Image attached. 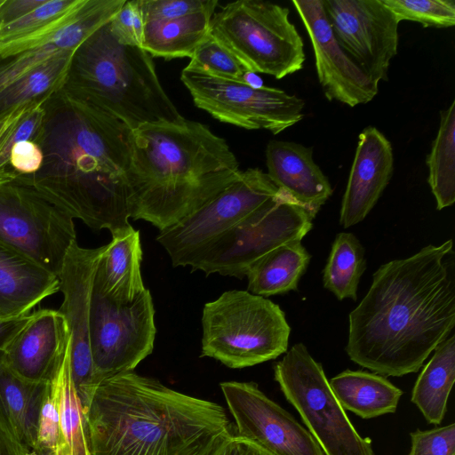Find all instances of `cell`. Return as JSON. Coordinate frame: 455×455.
Instances as JSON below:
<instances>
[{"label": "cell", "mask_w": 455, "mask_h": 455, "mask_svg": "<svg viewBox=\"0 0 455 455\" xmlns=\"http://www.w3.org/2000/svg\"><path fill=\"white\" fill-rule=\"evenodd\" d=\"M427 182L437 210L455 202V100L440 112V124L431 150L427 156Z\"/></svg>", "instance_id": "31"}, {"label": "cell", "mask_w": 455, "mask_h": 455, "mask_svg": "<svg viewBox=\"0 0 455 455\" xmlns=\"http://www.w3.org/2000/svg\"><path fill=\"white\" fill-rule=\"evenodd\" d=\"M30 315L14 319L0 318V352L4 349L11 339L27 323Z\"/></svg>", "instance_id": "45"}, {"label": "cell", "mask_w": 455, "mask_h": 455, "mask_svg": "<svg viewBox=\"0 0 455 455\" xmlns=\"http://www.w3.org/2000/svg\"><path fill=\"white\" fill-rule=\"evenodd\" d=\"M109 22V21H108ZM106 23L76 50L68 76L75 101L101 111L131 130L185 118L172 102L152 57L119 43Z\"/></svg>", "instance_id": "5"}, {"label": "cell", "mask_w": 455, "mask_h": 455, "mask_svg": "<svg viewBox=\"0 0 455 455\" xmlns=\"http://www.w3.org/2000/svg\"><path fill=\"white\" fill-rule=\"evenodd\" d=\"M419 373L411 392V402L430 424L439 425L455 380V336L441 342Z\"/></svg>", "instance_id": "28"}, {"label": "cell", "mask_w": 455, "mask_h": 455, "mask_svg": "<svg viewBox=\"0 0 455 455\" xmlns=\"http://www.w3.org/2000/svg\"><path fill=\"white\" fill-rule=\"evenodd\" d=\"M73 218L37 189L0 183V243L59 277L76 242Z\"/></svg>", "instance_id": "11"}, {"label": "cell", "mask_w": 455, "mask_h": 455, "mask_svg": "<svg viewBox=\"0 0 455 455\" xmlns=\"http://www.w3.org/2000/svg\"><path fill=\"white\" fill-rule=\"evenodd\" d=\"M69 339L68 324L60 311L43 309L30 315L0 355L18 376L30 381L50 382Z\"/></svg>", "instance_id": "18"}, {"label": "cell", "mask_w": 455, "mask_h": 455, "mask_svg": "<svg viewBox=\"0 0 455 455\" xmlns=\"http://www.w3.org/2000/svg\"><path fill=\"white\" fill-rule=\"evenodd\" d=\"M144 24L170 20L201 12H215L216 0H138Z\"/></svg>", "instance_id": "36"}, {"label": "cell", "mask_w": 455, "mask_h": 455, "mask_svg": "<svg viewBox=\"0 0 455 455\" xmlns=\"http://www.w3.org/2000/svg\"><path fill=\"white\" fill-rule=\"evenodd\" d=\"M84 415L91 455H208L231 429L220 404L133 371L101 381Z\"/></svg>", "instance_id": "2"}, {"label": "cell", "mask_w": 455, "mask_h": 455, "mask_svg": "<svg viewBox=\"0 0 455 455\" xmlns=\"http://www.w3.org/2000/svg\"><path fill=\"white\" fill-rule=\"evenodd\" d=\"M329 384L342 408L364 419L395 413L403 395L386 377L363 371L346 370Z\"/></svg>", "instance_id": "25"}, {"label": "cell", "mask_w": 455, "mask_h": 455, "mask_svg": "<svg viewBox=\"0 0 455 455\" xmlns=\"http://www.w3.org/2000/svg\"><path fill=\"white\" fill-rule=\"evenodd\" d=\"M43 160V150L31 140L14 144L10 151L9 163L21 173L36 172L41 168Z\"/></svg>", "instance_id": "41"}, {"label": "cell", "mask_w": 455, "mask_h": 455, "mask_svg": "<svg viewBox=\"0 0 455 455\" xmlns=\"http://www.w3.org/2000/svg\"><path fill=\"white\" fill-rule=\"evenodd\" d=\"M239 163L224 139L184 119L132 131L128 172L130 218L164 230L229 186Z\"/></svg>", "instance_id": "3"}, {"label": "cell", "mask_w": 455, "mask_h": 455, "mask_svg": "<svg viewBox=\"0 0 455 455\" xmlns=\"http://www.w3.org/2000/svg\"><path fill=\"white\" fill-rule=\"evenodd\" d=\"M397 20H410L423 27L449 28L455 25L454 0H381Z\"/></svg>", "instance_id": "35"}, {"label": "cell", "mask_w": 455, "mask_h": 455, "mask_svg": "<svg viewBox=\"0 0 455 455\" xmlns=\"http://www.w3.org/2000/svg\"><path fill=\"white\" fill-rule=\"evenodd\" d=\"M49 382L25 379L0 355V427L24 449L34 451L38 420Z\"/></svg>", "instance_id": "24"}, {"label": "cell", "mask_w": 455, "mask_h": 455, "mask_svg": "<svg viewBox=\"0 0 455 455\" xmlns=\"http://www.w3.org/2000/svg\"><path fill=\"white\" fill-rule=\"evenodd\" d=\"M60 414L55 455H91L84 410L70 371V339L64 356L51 380Z\"/></svg>", "instance_id": "30"}, {"label": "cell", "mask_w": 455, "mask_h": 455, "mask_svg": "<svg viewBox=\"0 0 455 455\" xmlns=\"http://www.w3.org/2000/svg\"><path fill=\"white\" fill-rule=\"evenodd\" d=\"M310 254L301 241L283 244L255 261L248 269V291L262 296L296 291L309 264Z\"/></svg>", "instance_id": "27"}, {"label": "cell", "mask_w": 455, "mask_h": 455, "mask_svg": "<svg viewBox=\"0 0 455 455\" xmlns=\"http://www.w3.org/2000/svg\"><path fill=\"white\" fill-rule=\"evenodd\" d=\"M236 433L273 455H325L307 429L254 382L220 383Z\"/></svg>", "instance_id": "15"}, {"label": "cell", "mask_w": 455, "mask_h": 455, "mask_svg": "<svg viewBox=\"0 0 455 455\" xmlns=\"http://www.w3.org/2000/svg\"><path fill=\"white\" fill-rule=\"evenodd\" d=\"M156 332L149 290L130 303L116 304L93 289L89 340L97 386L117 374L132 371L152 353Z\"/></svg>", "instance_id": "13"}, {"label": "cell", "mask_w": 455, "mask_h": 455, "mask_svg": "<svg viewBox=\"0 0 455 455\" xmlns=\"http://www.w3.org/2000/svg\"><path fill=\"white\" fill-rule=\"evenodd\" d=\"M27 455H36V454L33 451H29Z\"/></svg>", "instance_id": "48"}, {"label": "cell", "mask_w": 455, "mask_h": 455, "mask_svg": "<svg viewBox=\"0 0 455 455\" xmlns=\"http://www.w3.org/2000/svg\"><path fill=\"white\" fill-rule=\"evenodd\" d=\"M315 215L283 191L203 250L190 265L191 271L242 279L249 267L267 252L301 241L312 228Z\"/></svg>", "instance_id": "9"}, {"label": "cell", "mask_w": 455, "mask_h": 455, "mask_svg": "<svg viewBox=\"0 0 455 455\" xmlns=\"http://www.w3.org/2000/svg\"><path fill=\"white\" fill-rule=\"evenodd\" d=\"M202 353L232 369L278 357L291 328L281 307L248 291L232 290L207 302L202 314Z\"/></svg>", "instance_id": "6"}, {"label": "cell", "mask_w": 455, "mask_h": 455, "mask_svg": "<svg viewBox=\"0 0 455 455\" xmlns=\"http://www.w3.org/2000/svg\"><path fill=\"white\" fill-rule=\"evenodd\" d=\"M366 269L364 248L352 233H339L323 269V283L338 299H357L360 279Z\"/></svg>", "instance_id": "32"}, {"label": "cell", "mask_w": 455, "mask_h": 455, "mask_svg": "<svg viewBox=\"0 0 455 455\" xmlns=\"http://www.w3.org/2000/svg\"><path fill=\"white\" fill-rule=\"evenodd\" d=\"M180 80L195 105L223 123L278 134L304 117V100L277 88H253L187 67Z\"/></svg>", "instance_id": "12"}, {"label": "cell", "mask_w": 455, "mask_h": 455, "mask_svg": "<svg viewBox=\"0 0 455 455\" xmlns=\"http://www.w3.org/2000/svg\"><path fill=\"white\" fill-rule=\"evenodd\" d=\"M46 0L0 1V26L20 18L43 4Z\"/></svg>", "instance_id": "43"}, {"label": "cell", "mask_w": 455, "mask_h": 455, "mask_svg": "<svg viewBox=\"0 0 455 455\" xmlns=\"http://www.w3.org/2000/svg\"><path fill=\"white\" fill-rule=\"evenodd\" d=\"M307 31L318 81L325 98L351 108L366 104L379 92L374 83L337 41L323 0H292Z\"/></svg>", "instance_id": "17"}, {"label": "cell", "mask_w": 455, "mask_h": 455, "mask_svg": "<svg viewBox=\"0 0 455 455\" xmlns=\"http://www.w3.org/2000/svg\"><path fill=\"white\" fill-rule=\"evenodd\" d=\"M393 172L391 142L376 127L367 126L358 136L341 202L339 224L344 228L365 219L388 185Z\"/></svg>", "instance_id": "19"}, {"label": "cell", "mask_w": 455, "mask_h": 455, "mask_svg": "<svg viewBox=\"0 0 455 455\" xmlns=\"http://www.w3.org/2000/svg\"><path fill=\"white\" fill-rule=\"evenodd\" d=\"M348 320L351 361L384 377L417 372L455 325L452 240L381 265Z\"/></svg>", "instance_id": "1"}, {"label": "cell", "mask_w": 455, "mask_h": 455, "mask_svg": "<svg viewBox=\"0 0 455 455\" xmlns=\"http://www.w3.org/2000/svg\"><path fill=\"white\" fill-rule=\"evenodd\" d=\"M106 245L88 249L75 242L68 251L59 275L64 295L59 309L70 335V371L84 410L97 387L90 348L91 299L97 265Z\"/></svg>", "instance_id": "16"}, {"label": "cell", "mask_w": 455, "mask_h": 455, "mask_svg": "<svg viewBox=\"0 0 455 455\" xmlns=\"http://www.w3.org/2000/svg\"><path fill=\"white\" fill-rule=\"evenodd\" d=\"M411 451L408 455H455V424L410 434Z\"/></svg>", "instance_id": "38"}, {"label": "cell", "mask_w": 455, "mask_h": 455, "mask_svg": "<svg viewBox=\"0 0 455 455\" xmlns=\"http://www.w3.org/2000/svg\"><path fill=\"white\" fill-rule=\"evenodd\" d=\"M60 430V414L56 395L49 382L48 391L40 411L36 444L33 452L36 455H55Z\"/></svg>", "instance_id": "37"}, {"label": "cell", "mask_w": 455, "mask_h": 455, "mask_svg": "<svg viewBox=\"0 0 455 455\" xmlns=\"http://www.w3.org/2000/svg\"><path fill=\"white\" fill-rule=\"evenodd\" d=\"M275 380L325 455H374L334 395L323 366L302 343L274 366Z\"/></svg>", "instance_id": "8"}, {"label": "cell", "mask_w": 455, "mask_h": 455, "mask_svg": "<svg viewBox=\"0 0 455 455\" xmlns=\"http://www.w3.org/2000/svg\"><path fill=\"white\" fill-rule=\"evenodd\" d=\"M124 3L125 0H85L76 15L52 36L21 52L0 59V94L53 57L75 53Z\"/></svg>", "instance_id": "20"}, {"label": "cell", "mask_w": 455, "mask_h": 455, "mask_svg": "<svg viewBox=\"0 0 455 455\" xmlns=\"http://www.w3.org/2000/svg\"><path fill=\"white\" fill-rule=\"evenodd\" d=\"M215 12H201L170 20L144 24L142 48L164 60L191 58L210 31Z\"/></svg>", "instance_id": "29"}, {"label": "cell", "mask_w": 455, "mask_h": 455, "mask_svg": "<svg viewBox=\"0 0 455 455\" xmlns=\"http://www.w3.org/2000/svg\"><path fill=\"white\" fill-rule=\"evenodd\" d=\"M76 53V52H75ZM75 53H63L47 60L0 94V116L29 105L69 74Z\"/></svg>", "instance_id": "33"}, {"label": "cell", "mask_w": 455, "mask_h": 455, "mask_svg": "<svg viewBox=\"0 0 455 455\" xmlns=\"http://www.w3.org/2000/svg\"><path fill=\"white\" fill-rule=\"evenodd\" d=\"M208 455H273L256 443L229 430Z\"/></svg>", "instance_id": "42"}, {"label": "cell", "mask_w": 455, "mask_h": 455, "mask_svg": "<svg viewBox=\"0 0 455 455\" xmlns=\"http://www.w3.org/2000/svg\"><path fill=\"white\" fill-rule=\"evenodd\" d=\"M282 193L266 172L249 168L197 211L160 231L156 241L173 267H190L209 244Z\"/></svg>", "instance_id": "10"}, {"label": "cell", "mask_w": 455, "mask_h": 455, "mask_svg": "<svg viewBox=\"0 0 455 455\" xmlns=\"http://www.w3.org/2000/svg\"><path fill=\"white\" fill-rule=\"evenodd\" d=\"M28 452L0 427V455H27Z\"/></svg>", "instance_id": "46"}, {"label": "cell", "mask_w": 455, "mask_h": 455, "mask_svg": "<svg viewBox=\"0 0 455 455\" xmlns=\"http://www.w3.org/2000/svg\"><path fill=\"white\" fill-rule=\"evenodd\" d=\"M30 106L31 104L24 106L0 116V149ZM12 180V177L9 174H0V183Z\"/></svg>", "instance_id": "44"}, {"label": "cell", "mask_w": 455, "mask_h": 455, "mask_svg": "<svg viewBox=\"0 0 455 455\" xmlns=\"http://www.w3.org/2000/svg\"><path fill=\"white\" fill-rule=\"evenodd\" d=\"M48 135L47 153L60 167L35 188L73 219L116 235L129 223L127 176L132 130L119 120L73 101Z\"/></svg>", "instance_id": "4"}, {"label": "cell", "mask_w": 455, "mask_h": 455, "mask_svg": "<svg viewBox=\"0 0 455 455\" xmlns=\"http://www.w3.org/2000/svg\"><path fill=\"white\" fill-rule=\"evenodd\" d=\"M44 110L40 104H34L29 107L26 114L15 126L6 142L0 149V173L4 172V166L9 163L10 151L12 147L21 141L30 140L43 121Z\"/></svg>", "instance_id": "40"}, {"label": "cell", "mask_w": 455, "mask_h": 455, "mask_svg": "<svg viewBox=\"0 0 455 455\" xmlns=\"http://www.w3.org/2000/svg\"><path fill=\"white\" fill-rule=\"evenodd\" d=\"M187 68L212 76L237 81H243L244 75L250 71L210 32L195 50Z\"/></svg>", "instance_id": "34"}, {"label": "cell", "mask_w": 455, "mask_h": 455, "mask_svg": "<svg viewBox=\"0 0 455 455\" xmlns=\"http://www.w3.org/2000/svg\"><path fill=\"white\" fill-rule=\"evenodd\" d=\"M60 288L56 275L0 243V318L30 315L33 307Z\"/></svg>", "instance_id": "22"}, {"label": "cell", "mask_w": 455, "mask_h": 455, "mask_svg": "<svg viewBox=\"0 0 455 455\" xmlns=\"http://www.w3.org/2000/svg\"><path fill=\"white\" fill-rule=\"evenodd\" d=\"M108 24L113 36L119 43L142 47L144 21L138 0L125 1Z\"/></svg>", "instance_id": "39"}, {"label": "cell", "mask_w": 455, "mask_h": 455, "mask_svg": "<svg viewBox=\"0 0 455 455\" xmlns=\"http://www.w3.org/2000/svg\"><path fill=\"white\" fill-rule=\"evenodd\" d=\"M243 82L253 88H260L264 86L262 79L256 73L251 71H249L244 75Z\"/></svg>", "instance_id": "47"}, {"label": "cell", "mask_w": 455, "mask_h": 455, "mask_svg": "<svg viewBox=\"0 0 455 455\" xmlns=\"http://www.w3.org/2000/svg\"><path fill=\"white\" fill-rule=\"evenodd\" d=\"M266 164L271 181L315 213L332 195L328 178L314 161L312 148L272 140L266 148Z\"/></svg>", "instance_id": "21"}, {"label": "cell", "mask_w": 455, "mask_h": 455, "mask_svg": "<svg viewBox=\"0 0 455 455\" xmlns=\"http://www.w3.org/2000/svg\"><path fill=\"white\" fill-rule=\"evenodd\" d=\"M289 9L260 0H239L214 12L210 34L251 72L276 79L303 68V40L289 20Z\"/></svg>", "instance_id": "7"}, {"label": "cell", "mask_w": 455, "mask_h": 455, "mask_svg": "<svg viewBox=\"0 0 455 455\" xmlns=\"http://www.w3.org/2000/svg\"><path fill=\"white\" fill-rule=\"evenodd\" d=\"M142 250L140 232L132 227L112 235L101 253L93 289L116 304L133 301L145 290L140 264Z\"/></svg>", "instance_id": "23"}, {"label": "cell", "mask_w": 455, "mask_h": 455, "mask_svg": "<svg viewBox=\"0 0 455 455\" xmlns=\"http://www.w3.org/2000/svg\"><path fill=\"white\" fill-rule=\"evenodd\" d=\"M334 36L350 58L376 84L387 81L398 52V25L381 0H323Z\"/></svg>", "instance_id": "14"}, {"label": "cell", "mask_w": 455, "mask_h": 455, "mask_svg": "<svg viewBox=\"0 0 455 455\" xmlns=\"http://www.w3.org/2000/svg\"><path fill=\"white\" fill-rule=\"evenodd\" d=\"M85 0H46L26 15L0 26V59L21 52L65 26Z\"/></svg>", "instance_id": "26"}]
</instances>
